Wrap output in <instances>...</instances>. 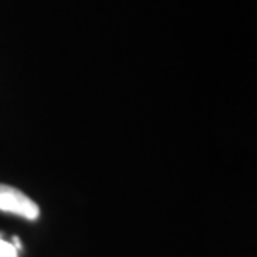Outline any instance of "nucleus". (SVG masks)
I'll return each mask as SVG.
<instances>
[{
  "label": "nucleus",
  "instance_id": "obj_2",
  "mask_svg": "<svg viewBox=\"0 0 257 257\" xmlns=\"http://www.w3.org/2000/svg\"><path fill=\"white\" fill-rule=\"evenodd\" d=\"M19 238H14V242L10 244L6 240L0 238V257H18L19 255Z\"/></svg>",
  "mask_w": 257,
  "mask_h": 257
},
{
  "label": "nucleus",
  "instance_id": "obj_1",
  "mask_svg": "<svg viewBox=\"0 0 257 257\" xmlns=\"http://www.w3.org/2000/svg\"><path fill=\"white\" fill-rule=\"evenodd\" d=\"M0 211L14 213L29 221H37L40 217L38 204L23 191L6 183H0Z\"/></svg>",
  "mask_w": 257,
  "mask_h": 257
}]
</instances>
